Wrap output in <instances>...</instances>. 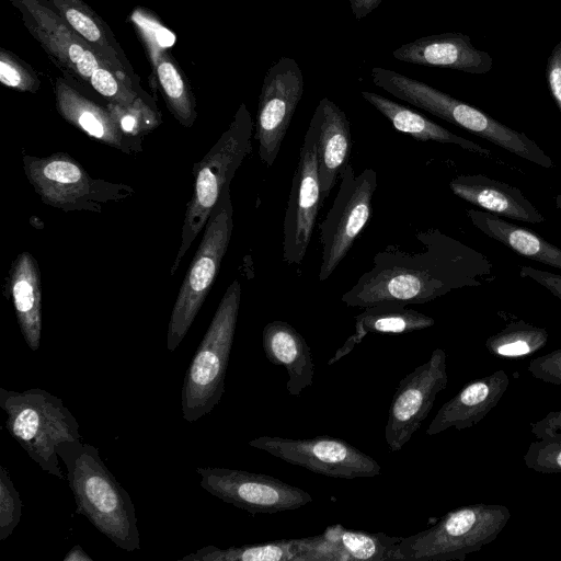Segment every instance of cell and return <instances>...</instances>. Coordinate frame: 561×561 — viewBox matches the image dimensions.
I'll list each match as a JSON object with an SVG mask.
<instances>
[{
    "label": "cell",
    "mask_w": 561,
    "mask_h": 561,
    "mask_svg": "<svg viewBox=\"0 0 561 561\" xmlns=\"http://www.w3.org/2000/svg\"><path fill=\"white\" fill-rule=\"evenodd\" d=\"M421 250L390 244L341 298L347 307L382 302L426 304L463 287L483 285L492 263L481 252L438 229L417 231Z\"/></svg>",
    "instance_id": "cell-1"
},
{
    "label": "cell",
    "mask_w": 561,
    "mask_h": 561,
    "mask_svg": "<svg viewBox=\"0 0 561 561\" xmlns=\"http://www.w3.org/2000/svg\"><path fill=\"white\" fill-rule=\"evenodd\" d=\"M546 79L550 93L561 113V41L554 46L548 57Z\"/></svg>",
    "instance_id": "cell-36"
},
{
    "label": "cell",
    "mask_w": 561,
    "mask_h": 561,
    "mask_svg": "<svg viewBox=\"0 0 561 561\" xmlns=\"http://www.w3.org/2000/svg\"><path fill=\"white\" fill-rule=\"evenodd\" d=\"M106 107L119 128L129 136L139 137L160 124L157 113L149 106L146 99H140L130 106L108 102Z\"/></svg>",
    "instance_id": "cell-31"
},
{
    "label": "cell",
    "mask_w": 561,
    "mask_h": 561,
    "mask_svg": "<svg viewBox=\"0 0 561 561\" xmlns=\"http://www.w3.org/2000/svg\"><path fill=\"white\" fill-rule=\"evenodd\" d=\"M290 465L331 478L355 479L379 476L380 465L343 439L321 435L309 438L261 436L249 442Z\"/></svg>",
    "instance_id": "cell-11"
},
{
    "label": "cell",
    "mask_w": 561,
    "mask_h": 561,
    "mask_svg": "<svg viewBox=\"0 0 561 561\" xmlns=\"http://www.w3.org/2000/svg\"><path fill=\"white\" fill-rule=\"evenodd\" d=\"M68 25L133 89L148 96L107 24L83 0H48Z\"/></svg>",
    "instance_id": "cell-22"
},
{
    "label": "cell",
    "mask_w": 561,
    "mask_h": 561,
    "mask_svg": "<svg viewBox=\"0 0 561 561\" xmlns=\"http://www.w3.org/2000/svg\"><path fill=\"white\" fill-rule=\"evenodd\" d=\"M508 386L510 377L503 369L466 383L438 410L426 434L436 435L450 427L459 431L472 427L500 402Z\"/></svg>",
    "instance_id": "cell-18"
},
{
    "label": "cell",
    "mask_w": 561,
    "mask_h": 561,
    "mask_svg": "<svg viewBox=\"0 0 561 561\" xmlns=\"http://www.w3.org/2000/svg\"><path fill=\"white\" fill-rule=\"evenodd\" d=\"M8 288L26 345L38 351L42 337V287L37 261L24 251L12 262Z\"/></svg>",
    "instance_id": "cell-24"
},
{
    "label": "cell",
    "mask_w": 561,
    "mask_h": 561,
    "mask_svg": "<svg viewBox=\"0 0 561 561\" xmlns=\"http://www.w3.org/2000/svg\"><path fill=\"white\" fill-rule=\"evenodd\" d=\"M232 215L230 186H227L210 213L175 299L167 331V348L171 352L186 335L211 289L232 234Z\"/></svg>",
    "instance_id": "cell-8"
},
{
    "label": "cell",
    "mask_w": 561,
    "mask_h": 561,
    "mask_svg": "<svg viewBox=\"0 0 561 561\" xmlns=\"http://www.w3.org/2000/svg\"><path fill=\"white\" fill-rule=\"evenodd\" d=\"M50 60L68 77L90 85L110 103L149 100L133 89L80 37L48 0H10Z\"/></svg>",
    "instance_id": "cell-3"
},
{
    "label": "cell",
    "mask_w": 561,
    "mask_h": 561,
    "mask_svg": "<svg viewBox=\"0 0 561 561\" xmlns=\"http://www.w3.org/2000/svg\"><path fill=\"white\" fill-rule=\"evenodd\" d=\"M449 187L459 198L491 214L529 224L546 220L519 188L486 175H458Z\"/></svg>",
    "instance_id": "cell-21"
},
{
    "label": "cell",
    "mask_w": 561,
    "mask_h": 561,
    "mask_svg": "<svg viewBox=\"0 0 561 561\" xmlns=\"http://www.w3.org/2000/svg\"><path fill=\"white\" fill-rule=\"evenodd\" d=\"M61 458L77 505L84 516L115 546L128 552L140 549L135 505L128 492L105 466L99 449L81 440L61 443Z\"/></svg>",
    "instance_id": "cell-2"
},
{
    "label": "cell",
    "mask_w": 561,
    "mask_h": 561,
    "mask_svg": "<svg viewBox=\"0 0 561 561\" xmlns=\"http://www.w3.org/2000/svg\"><path fill=\"white\" fill-rule=\"evenodd\" d=\"M556 207L561 214V193L558 194L554 198Z\"/></svg>",
    "instance_id": "cell-41"
},
{
    "label": "cell",
    "mask_w": 561,
    "mask_h": 561,
    "mask_svg": "<svg viewBox=\"0 0 561 561\" xmlns=\"http://www.w3.org/2000/svg\"><path fill=\"white\" fill-rule=\"evenodd\" d=\"M511 518L508 507L477 503L449 511L436 524L403 537L396 560L463 561L493 542Z\"/></svg>",
    "instance_id": "cell-6"
},
{
    "label": "cell",
    "mask_w": 561,
    "mask_h": 561,
    "mask_svg": "<svg viewBox=\"0 0 561 561\" xmlns=\"http://www.w3.org/2000/svg\"><path fill=\"white\" fill-rule=\"evenodd\" d=\"M58 113L88 136L126 153L140 151V141L125 134L108 108L82 95L67 81L58 78L54 84Z\"/></svg>",
    "instance_id": "cell-19"
},
{
    "label": "cell",
    "mask_w": 561,
    "mask_h": 561,
    "mask_svg": "<svg viewBox=\"0 0 561 561\" xmlns=\"http://www.w3.org/2000/svg\"><path fill=\"white\" fill-rule=\"evenodd\" d=\"M447 381L446 353L442 348L434 350L424 364L399 381L385 427L390 451L401 450L421 427Z\"/></svg>",
    "instance_id": "cell-13"
},
{
    "label": "cell",
    "mask_w": 561,
    "mask_h": 561,
    "mask_svg": "<svg viewBox=\"0 0 561 561\" xmlns=\"http://www.w3.org/2000/svg\"><path fill=\"white\" fill-rule=\"evenodd\" d=\"M467 216L481 232L517 254L561 270V249L536 232L485 210L468 209Z\"/></svg>",
    "instance_id": "cell-26"
},
{
    "label": "cell",
    "mask_w": 561,
    "mask_h": 561,
    "mask_svg": "<svg viewBox=\"0 0 561 561\" xmlns=\"http://www.w3.org/2000/svg\"><path fill=\"white\" fill-rule=\"evenodd\" d=\"M0 408L10 435L39 467L61 479L56 448L81 440L79 423L62 400L41 388L13 391L0 388Z\"/></svg>",
    "instance_id": "cell-4"
},
{
    "label": "cell",
    "mask_w": 561,
    "mask_h": 561,
    "mask_svg": "<svg viewBox=\"0 0 561 561\" xmlns=\"http://www.w3.org/2000/svg\"><path fill=\"white\" fill-rule=\"evenodd\" d=\"M530 432L537 438L561 440V410L551 411L543 419L531 423Z\"/></svg>",
    "instance_id": "cell-37"
},
{
    "label": "cell",
    "mask_w": 561,
    "mask_h": 561,
    "mask_svg": "<svg viewBox=\"0 0 561 561\" xmlns=\"http://www.w3.org/2000/svg\"><path fill=\"white\" fill-rule=\"evenodd\" d=\"M23 167L42 202L64 211L100 213L106 203L125 199L134 193L129 185L91 178L65 152L44 158L24 154Z\"/></svg>",
    "instance_id": "cell-9"
},
{
    "label": "cell",
    "mask_w": 561,
    "mask_h": 561,
    "mask_svg": "<svg viewBox=\"0 0 561 561\" xmlns=\"http://www.w3.org/2000/svg\"><path fill=\"white\" fill-rule=\"evenodd\" d=\"M150 60L165 103L173 116L185 127L196 118L195 99L176 64L165 51L150 45Z\"/></svg>",
    "instance_id": "cell-28"
},
{
    "label": "cell",
    "mask_w": 561,
    "mask_h": 561,
    "mask_svg": "<svg viewBox=\"0 0 561 561\" xmlns=\"http://www.w3.org/2000/svg\"><path fill=\"white\" fill-rule=\"evenodd\" d=\"M64 561H93L80 545H75L64 557Z\"/></svg>",
    "instance_id": "cell-40"
},
{
    "label": "cell",
    "mask_w": 561,
    "mask_h": 561,
    "mask_svg": "<svg viewBox=\"0 0 561 561\" xmlns=\"http://www.w3.org/2000/svg\"><path fill=\"white\" fill-rule=\"evenodd\" d=\"M547 341L546 329L518 320L506 324L501 331L491 335L485 346L492 355L516 358L539 351Z\"/></svg>",
    "instance_id": "cell-30"
},
{
    "label": "cell",
    "mask_w": 561,
    "mask_h": 561,
    "mask_svg": "<svg viewBox=\"0 0 561 561\" xmlns=\"http://www.w3.org/2000/svg\"><path fill=\"white\" fill-rule=\"evenodd\" d=\"M528 371L539 380L561 386V348L534 358Z\"/></svg>",
    "instance_id": "cell-35"
},
{
    "label": "cell",
    "mask_w": 561,
    "mask_h": 561,
    "mask_svg": "<svg viewBox=\"0 0 561 561\" xmlns=\"http://www.w3.org/2000/svg\"><path fill=\"white\" fill-rule=\"evenodd\" d=\"M262 344L267 360L286 369V389L290 396L298 397L313 383L311 350L293 325L282 320L268 322L263 328Z\"/></svg>",
    "instance_id": "cell-23"
},
{
    "label": "cell",
    "mask_w": 561,
    "mask_h": 561,
    "mask_svg": "<svg viewBox=\"0 0 561 561\" xmlns=\"http://www.w3.org/2000/svg\"><path fill=\"white\" fill-rule=\"evenodd\" d=\"M240 302L241 285L234 279L225 291L184 377L181 405L183 417L190 423L210 413L225 392Z\"/></svg>",
    "instance_id": "cell-7"
},
{
    "label": "cell",
    "mask_w": 561,
    "mask_h": 561,
    "mask_svg": "<svg viewBox=\"0 0 561 561\" xmlns=\"http://www.w3.org/2000/svg\"><path fill=\"white\" fill-rule=\"evenodd\" d=\"M322 205L318 173L317 126L311 119L299 150L283 225V260L299 265L306 255Z\"/></svg>",
    "instance_id": "cell-14"
},
{
    "label": "cell",
    "mask_w": 561,
    "mask_h": 561,
    "mask_svg": "<svg viewBox=\"0 0 561 561\" xmlns=\"http://www.w3.org/2000/svg\"><path fill=\"white\" fill-rule=\"evenodd\" d=\"M253 128L251 114L242 103L229 127L204 158L194 165L193 194L185 211L181 244L171 267V276L174 275L193 241L205 227L224 188L230 186L237 170L245 157L252 152Z\"/></svg>",
    "instance_id": "cell-5"
},
{
    "label": "cell",
    "mask_w": 561,
    "mask_h": 561,
    "mask_svg": "<svg viewBox=\"0 0 561 561\" xmlns=\"http://www.w3.org/2000/svg\"><path fill=\"white\" fill-rule=\"evenodd\" d=\"M519 275L535 280L561 299V275L528 265L520 267Z\"/></svg>",
    "instance_id": "cell-38"
},
{
    "label": "cell",
    "mask_w": 561,
    "mask_h": 561,
    "mask_svg": "<svg viewBox=\"0 0 561 561\" xmlns=\"http://www.w3.org/2000/svg\"><path fill=\"white\" fill-rule=\"evenodd\" d=\"M304 77L297 61L282 57L267 70L260 94L254 139L259 157L272 167L304 93Z\"/></svg>",
    "instance_id": "cell-15"
},
{
    "label": "cell",
    "mask_w": 561,
    "mask_h": 561,
    "mask_svg": "<svg viewBox=\"0 0 561 561\" xmlns=\"http://www.w3.org/2000/svg\"><path fill=\"white\" fill-rule=\"evenodd\" d=\"M22 501L10 473L0 466V540H5L21 520Z\"/></svg>",
    "instance_id": "cell-33"
},
{
    "label": "cell",
    "mask_w": 561,
    "mask_h": 561,
    "mask_svg": "<svg viewBox=\"0 0 561 561\" xmlns=\"http://www.w3.org/2000/svg\"><path fill=\"white\" fill-rule=\"evenodd\" d=\"M435 320L399 302H382L364 308L355 317V331L328 362L332 365L348 354L368 333L403 334L427 329Z\"/></svg>",
    "instance_id": "cell-25"
},
{
    "label": "cell",
    "mask_w": 561,
    "mask_h": 561,
    "mask_svg": "<svg viewBox=\"0 0 561 561\" xmlns=\"http://www.w3.org/2000/svg\"><path fill=\"white\" fill-rule=\"evenodd\" d=\"M181 561H350L324 533L312 537L275 540L220 549L208 545Z\"/></svg>",
    "instance_id": "cell-16"
},
{
    "label": "cell",
    "mask_w": 561,
    "mask_h": 561,
    "mask_svg": "<svg viewBox=\"0 0 561 561\" xmlns=\"http://www.w3.org/2000/svg\"><path fill=\"white\" fill-rule=\"evenodd\" d=\"M196 472L205 491L252 514L293 511L312 501L307 491L263 473L218 467Z\"/></svg>",
    "instance_id": "cell-12"
},
{
    "label": "cell",
    "mask_w": 561,
    "mask_h": 561,
    "mask_svg": "<svg viewBox=\"0 0 561 561\" xmlns=\"http://www.w3.org/2000/svg\"><path fill=\"white\" fill-rule=\"evenodd\" d=\"M362 96L377 108L398 131L407 134L419 141L433 140L440 144H450L472 153L484 157L491 156L489 149L451 133L420 113L390 99L369 91H362Z\"/></svg>",
    "instance_id": "cell-27"
},
{
    "label": "cell",
    "mask_w": 561,
    "mask_h": 561,
    "mask_svg": "<svg viewBox=\"0 0 561 561\" xmlns=\"http://www.w3.org/2000/svg\"><path fill=\"white\" fill-rule=\"evenodd\" d=\"M0 81L9 88L32 93L36 92L41 84L36 72L4 48L0 49Z\"/></svg>",
    "instance_id": "cell-32"
},
{
    "label": "cell",
    "mask_w": 561,
    "mask_h": 561,
    "mask_svg": "<svg viewBox=\"0 0 561 561\" xmlns=\"http://www.w3.org/2000/svg\"><path fill=\"white\" fill-rule=\"evenodd\" d=\"M382 0H350L353 15L356 20H362L371 13Z\"/></svg>",
    "instance_id": "cell-39"
},
{
    "label": "cell",
    "mask_w": 561,
    "mask_h": 561,
    "mask_svg": "<svg viewBox=\"0 0 561 561\" xmlns=\"http://www.w3.org/2000/svg\"><path fill=\"white\" fill-rule=\"evenodd\" d=\"M524 461L540 473H561V440L538 438L529 445Z\"/></svg>",
    "instance_id": "cell-34"
},
{
    "label": "cell",
    "mask_w": 561,
    "mask_h": 561,
    "mask_svg": "<svg viewBox=\"0 0 561 561\" xmlns=\"http://www.w3.org/2000/svg\"><path fill=\"white\" fill-rule=\"evenodd\" d=\"M392 56L404 62L459 70L472 75L491 71L493 59L473 46L468 35L442 33L401 45Z\"/></svg>",
    "instance_id": "cell-17"
},
{
    "label": "cell",
    "mask_w": 561,
    "mask_h": 561,
    "mask_svg": "<svg viewBox=\"0 0 561 561\" xmlns=\"http://www.w3.org/2000/svg\"><path fill=\"white\" fill-rule=\"evenodd\" d=\"M340 186L325 218L319 224L322 245L319 280H327L351 250L371 216L377 173L364 169L355 174L347 163L340 173Z\"/></svg>",
    "instance_id": "cell-10"
},
{
    "label": "cell",
    "mask_w": 561,
    "mask_h": 561,
    "mask_svg": "<svg viewBox=\"0 0 561 561\" xmlns=\"http://www.w3.org/2000/svg\"><path fill=\"white\" fill-rule=\"evenodd\" d=\"M324 534L352 560H396V550L403 537L386 534H369L344 529L341 525L328 527Z\"/></svg>",
    "instance_id": "cell-29"
},
{
    "label": "cell",
    "mask_w": 561,
    "mask_h": 561,
    "mask_svg": "<svg viewBox=\"0 0 561 561\" xmlns=\"http://www.w3.org/2000/svg\"><path fill=\"white\" fill-rule=\"evenodd\" d=\"M311 119L317 126L318 173L323 202L340 179L342 169L350 163L351 125L346 114L329 98L320 100Z\"/></svg>",
    "instance_id": "cell-20"
}]
</instances>
